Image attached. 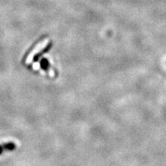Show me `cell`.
<instances>
[{"label":"cell","mask_w":166,"mask_h":166,"mask_svg":"<svg viewBox=\"0 0 166 166\" xmlns=\"http://www.w3.org/2000/svg\"><path fill=\"white\" fill-rule=\"evenodd\" d=\"M2 146H3L4 148V150H6V151H12V150H14L15 148H16V145H15L14 143L13 142H8L6 143V144H4L2 145Z\"/></svg>","instance_id":"obj_2"},{"label":"cell","mask_w":166,"mask_h":166,"mask_svg":"<svg viewBox=\"0 0 166 166\" xmlns=\"http://www.w3.org/2000/svg\"><path fill=\"white\" fill-rule=\"evenodd\" d=\"M4 151H5V150H4L3 146L0 145V155H2V153L4 152Z\"/></svg>","instance_id":"obj_3"},{"label":"cell","mask_w":166,"mask_h":166,"mask_svg":"<svg viewBox=\"0 0 166 166\" xmlns=\"http://www.w3.org/2000/svg\"><path fill=\"white\" fill-rule=\"evenodd\" d=\"M52 43L50 42V43H48L47 44L42 45L41 47L39 48V46H36L35 49H32V51L30 52V53L28 54V56L26 57V58H25V64L30 65L33 61H34V59L36 57L38 58V57L39 56V55L48 52V51L50 49V48L52 47Z\"/></svg>","instance_id":"obj_1"}]
</instances>
